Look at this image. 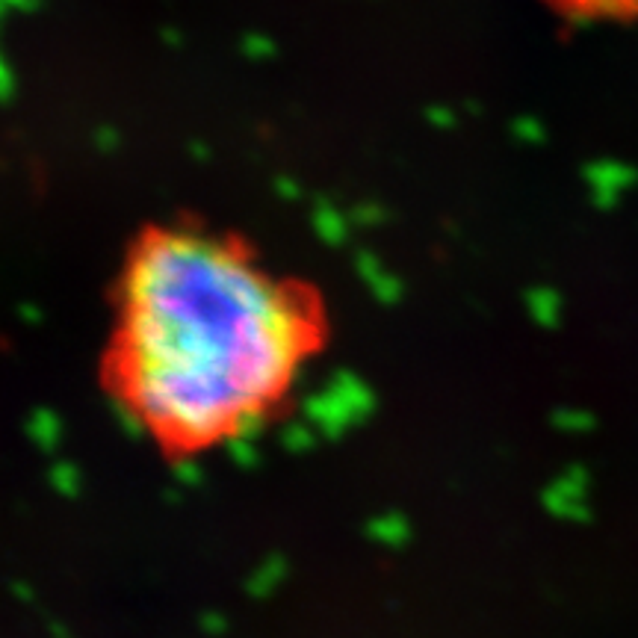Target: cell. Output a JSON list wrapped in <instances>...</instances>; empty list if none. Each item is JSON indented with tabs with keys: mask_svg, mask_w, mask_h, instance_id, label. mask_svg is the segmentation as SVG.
I'll use <instances>...</instances> for the list:
<instances>
[{
	"mask_svg": "<svg viewBox=\"0 0 638 638\" xmlns=\"http://www.w3.org/2000/svg\"><path fill=\"white\" fill-rule=\"evenodd\" d=\"M550 3L571 18H591V21L638 18V0H550Z\"/></svg>",
	"mask_w": 638,
	"mask_h": 638,
	"instance_id": "obj_2",
	"label": "cell"
},
{
	"mask_svg": "<svg viewBox=\"0 0 638 638\" xmlns=\"http://www.w3.org/2000/svg\"><path fill=\"white\" fill-rule=\"evenodd\" d=\"M322 328L311 290L237 240L163 228L139 240L122 272L107 376L151 441L192 455L272 417Z\"/></svg>",
	"mask_w": 638,
	"mask_h": 638,
	"instance_id": "obj_1",
	"label": "cell"
}]
</instances>
